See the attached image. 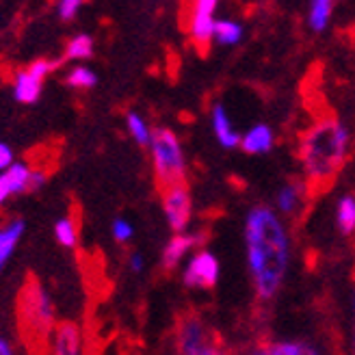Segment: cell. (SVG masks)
Returning a JSON list of instances; mask_svg holds the SVG:
<instances>
[{
    "label": "cell",
    "mask_w": 355,
    "mask_h": 355,
    "mask_svg": "<svg viewBox=\"0 0 355 355\" xmlns=\"http://www.w3.org/2000/svg\"><path fill=\"white\" fill-rule=\"evenodd\" d=\"M247 269L260 301H273L291 269V232L288 225L271 206H254L243 227Z\"/></svg>",
    "instance_id": "obj_1"
},
{
    "label": "cell",
    "mask_w": 355,
    "mask_h": 355,
    "mask_svg": "<svg viewBox=\"0 0 355 355\" xmlns=\"http://www.w3.org/2000/svg\"><path fill=\"white\" fill-rule=\"evenodd\" d=\"M297 156L310 193L325 191L340 175L351 156V130L334 115L316 117L301 130Z\"/></svg>",
    "instance_id": "obj_2"
},
{
    "label": "cell",
    "mask_w": 355,
    "mask_h": 355,
    "mask_svg": "<svg viewBox=\"0 0 355 355\" xmlns=\"http://www.w3.org/2000/svg\"><path fill=\"white\" fill-rule=\"evenodd\" d=\"M150 156L156 182L161 191L178 184H187V154L182 141L171 128H154Z\"/></svg>",
    "instance_id": "obj_3"
},
{
    "label": "cell",
    "mask_w": 355,
    "mask_h": 355,
    "mask_svg": "<svg viewBox=\"0 0 355 355\" xmlns=\"http://www.w3.org/2000/svg\"><path fill=\"white\" fill-rule=\"evenodd\" d=\"M17 310H20L22 327L31 338L44 340L46 336L55 331V306H52V297L42 284L35 279L28 282L20 293L17 301Z\"/></svg>",
    "instance_id": "obj_4"
},
{
    "label": "cell",
    "mask_w": 355,
    "mask_h": 355,
    "mask_svg": "<svg viewBox=\"0 0 355 355\" xmlns=\"http://www.w3.org/2000/svg\"><path fill=\"white\" fill-rule=\"evenodd\" d=\"M178 355H230L221 336L212 329L200 314H184L175 325Z\"/></svg>",
    "instance_id": "obj_5"
},
{
    "label": "cell",
    "mask_w": 355,
    "mask_h": 355,
    "mask_svg": "<svg viewBox=\"0 0 355 355\" xmlns=\"http://www.w3.org/2000/svg\"><path fill=\"white\" fill-rule=\"evenodd\" d=\"M219 277H221V262L208 250H198L184 262L182 284L191 291H212L219 284Z\"/></svg>",
    "instance_id": "obj_6"
},
{
    "label": "cell",
    "mask_w": 355,
    "mask_h": 355,
    "mask_svg": "<svg viewBox=\"0 0 355 355\" xmlns=\"http://www.w3.org/2000/svg\"><path fill=\"white\" fill-rule=\"evenodd\" d=\"M217 3L215 0H198L189 7L187 13V33L198 50L206 52L210 44H215V26H217Z\"/></svg>",
    "instance_id": "obj_7"
},
{
    "label": "cell",
    "mask_w": 355,
    "mask_h": 355,
    "mask_svg": "<svg viewBox=\"0 0 355 355\" xmlns=\"http://www.w3.org/2000/svg\"><path fill=\"white\" fill-rule=\"evenodd\" d=\"M163 195V212L167 225L171 227L173 234L189 232V225L193 219V198L187 184H178L161 191Z\"/></svg>",
    "instance_id": "obj_8"
},
{
    "label": "cell",
    "mask_w": 355,
    "mask_h": 355,
    "mask_svg": "<svg viewBox=\"0 0 355 355\" xmlns=\"http://www.w3.org/2000/svg\"><path fill=\"white\" fill-rule=\"evenodd\" d=\"M206 243V232H184V234H173L161 254V264L165 271H173L175 266H180L182 260H189L191 254H195L198 250H204Z\"/></svg>",
    "instance_id": "obj_9"
},
{
    "label": "cell",
    "mask_w": 355,
    "mask_h": 355,
    "mask_svg": "<svg viewBox=\"0 0 355 355\" xmlns=\"http://www.w3.org/2000/svg\"><path fill=\"white\" fill-rule=\"evenodd\" d=\"M308 195L310 189L304 180H288L284 182L277 193H275V200H273V210L284 219V217H299L301 210L306 208L308 202Z\"/></svg>",
    "instance_id": "obj_10"
},
{
    "label": "cell",
    "mask_w": 355,
    "mask_h": 355,
    "mask_svg": "<svg viewBox=\"0 0 355 355\" xmlns=\"http://www.w3.org/2000/svg\"><path fill=\"white\" fill-rule=\"evenodd\" d=\"M210 128H212V135L219 141V146L223 150H236L241 148V132L234 128L232 119H230L227 111L223 104H212L210 109Z\"/></svg>",
    "instance_id": "obj_11"
},
{
    "label": "cell",
    "mask_w": 355,
    "mask_h": 355,
    "mask_svg": "<svg viewBox=\"0 0 355 355\" xmlns=\"http://www.w3.org/2000/svg\"><path fill=\"white\" fill-rule=\"evenodd\" d=\"M31 175H33V169L26 163H13L7 171L0 173V206H3L11 195L28 193Z\"/></svg>",
    "instance_id": "obj_12"
},
{
    "label": "cell",
    "mask_w": 355,
    "mask_h": 355,
    "mask_svg": "<svg viewBox=\"0 0 355 355\" xmlns=\"http://www.w3.org/2000/svg\"><path fill=\"white\" fill-rule=\"evenodd\" d=\"M250 355H327L312 340H269L258 345Z\"/></svg>",
    "instance_id": "obj_13"
},
{
    "label": "cell",
    "mask_w": 355,
    "mask_h": 355,
    "mask_svg": "<svg viewBox=\"0 0 355 355\" xmlns=\"http://www.w3.org/2000/svg\"><path fill=\"white\" fill-rule=\"evenodd\" d=\"M83 334L72 321H63L52 331V355H80Z\"/></svg>",
    "instance_id": "obj_14"
},
{
    "label": "cell",
    "mask_w": 355,
    "mask_h": 355,
    "mask_svg": "<svg viewBox=\"0 0 355 355\" xmlns=\"http://www.w3.org/2000/svg\"><path fill=\"white\" fill-rule=\"evenodd\" d=\"M273 148H275V130L269 123H256V126L241 135V150L245 154L262 156L269 154Z\"/></svg>",
    "instance_id": "obj_15"
},
{
    "label": "cell",
    "mask_w": 355,
    "mask_h": 355,
    "mask_svg": "<svg viewBox=\"0 0 355 355\" xmlns=\"http://www.w3.org/2000/svg\"><path fill=\"white\" fill-rule=\"evenodd\" d=\"M24 230H26L24 219H13L5 225H0V271H3L7 262L11 260L17 243H20L24 234Z\"/></svg>",
    "instance_id": "obj_16"
},
{
    "label": "cell",
    "mask_w": 355,
    "mask_h": 355,
    "mask_svg": "<svg viewBox=\"0 0 355 355\" xmlns=\"http://www.w3.org/2000/svg\"><path fill=\"white\" fill-rule=\"evenodd\" d=\"M334 221L343 236H355V191L343 193L334 208Z\"/></svg>",
    "instance_id": "obj_17"
},
{
    "label": "cell",
    "mask_w": 355,
    "mask_h": 355,
    "mask_svg": "<svg viewBox=\"0 0 355 355\" xmlns=\"http://www.w3.org/2000/svg\"><path fill=\"white\" fill-rule=\"evenodd\" d=\"M44 83L31 76L26 69H20L13 78V98L20 104H35L42 96Z\"/></svg>",
    "instance_id": "obj_18"
},
{
    "label": "cell",
    "mask_w": 355,
    "mask_h": 355,
    "mask_svg": "<svg viewBox=\"0 0 355 355\" xmlns=\"http://www.w3.org/2000/svg\"><path fill=\"white\" fill-rule=\"evenodd\" d=\"M245 37V26L234 17H219L215 26V44L221 48H234Z\"/></svg>",
    "instance_id": "obj_19"
},
{
    "label": "cell",
    "mask_w": 355,
    "mask_h": 355,
    "mask_svg": "<svg viewBox=\"0 0 355 355\" xmlns=\"http://www.w3.org/2000/svg\"><path fill=\"white\" fill-rule=\"evenodd\" d=\"M334 15V3L331 0H312L308 7V28L312 33H323Z\"/></svg>",
    "instance_id": "obj_20"
},
{
    "label": "cell",
    "mask_w": 355,
    "mask_h": 355,
    "mask_svg": "<svg viewBox=\"0 0 355 355\" xmlns=\"http://www.w3.org/2000/svg\"><path fill=\"white\" fill-rule=\"evenodd\" d=\"M126 128H128L130 137L135 139V144L150 148L152 137H154V128L150 126L144 115L137 113V111H128L126 113Z\"/></svg>",
    "instance_id": "obj_21"
},
{
    "label": "cell",
    "mask_w": 355,
    "mask_h": 355,
    "mask_svg": "<svg viewBox=\"0 0 355 355\" xmlns=\"http://www.w3.org/2000/svg\"><path fill=\"white\" fill-rule=\"evenodd\" d=\"M94 50H96V46H94V37H92V35L78 33V35H74V37L67 42L63 59H69V61L92 59L94 57Z\"/></svg>",
    "instance_id": "obj_22"
},
{
    "label": "cell",
    "mask_w": 355,
    "mask_h": 355,
    "mask_svg": "<svg viewBox=\"0 0 355 355\" xmlns=\"http://www.w3.org/2000/svg\"><path fill=\"white\" fill-rule=\"evenodd\" d=\"M55 236L59 241V245L63 247H76L78 243V227H76V221L72 217H63L55 223Z\"/></svg>",
    "instance_id": "obj_23"
},
{
    "label": "cell",
    "mask_w": 355,
    "mask_h": 355,
    "mask_svg": "<svg viewBox=\"0 0 355 355\" xmlns=\"http://www.w3.org/2000/svg\"><path fill=\"white\" fill-rule=\"evenodd\" d=\"M67 85L74 87V89H94L98 85V76L92 67L87 65H76L69 69L67 74Z\"/></svg>",
    "instance_id": "obj_24"
},
{
    "label": "cell",
    "mask_w": 355,
    "mask_h": 355,
    "mask_svg": "<svg viewBox=\"0 0 355 355\" xmlns=\"http://www.w3.org/2000/svg\"><path fill=\"white\" fill-rule=\"evenodd\" d=\"M111 232H113V239L119 243V245H126L128 241H132L135 236V227L128 219H123V217H117L111 225Z\"/></svg>",
    "instance_id": "obj_25"
},
{
    "label": "cell",
    "mask_w": 355,
    "mask_h": 355,
    "mask_svg": "<svg viewBox=\"0 0 355 355\" xmlns=\"http://www.w3.org/2000/svg\"><path fill=\"white\" fill-rule=\"evenodd\" d=\"M80 7H83L80 0H61V3H57V15H59V20H63V22L76 20Z\"/></svg>",
    "instance_id": "obj_26"
},
{
    "label": "cell",
    "mask_w": 355,
    "mask_h": 355,
    "mask_svg": "<svg viewBox=\"0 0 355 355\" xmlns=\"http://www.w3.org/2000/svg\"><path fill=\"white\" fill-rule=\"evenodd\" d=\"M57 67V63H52V61H48V59H35L28 67H26V72L31 74V76H35L37 80H46V76L52 72V69Z\"/></svg>",
    "instance_id": "obj_27"
},
{
    "label": "cell",
    "mask_w": 355,
    "mask_h": 355,
    "mask_svg": "<svg viewBox=\"0 0 355 355\" xmlns=\"http://www.w3.org/2000/svg\"><path fill=\"white\" fill-rule=\"evenodd\" d=\"M13 163H15V154H13V150H11L7 144H3V141H0V173L7 171Z\"/></svg>",
    "instance_id": "obj_28"
},
{
    "label": "cell",
    "mask_w": 355,
    "mask_h": 355,
    "mask_svg": "<svg viewBox=\"0 0 355 355\" xmlns=\"http://www.w3.org/2000/svg\"><path fill=\"white\" fill-rule=\"evenodd\" d=\"M48 180V173L44 169H33V175H31V191H37L46 184Z\"/></svg>",
    "instance_id": "obj_29"
},
{
    "label": "cell",
    "mask_w": 355,
    "mask_h": 355,
    "mask_svg": "<svg viewBox=\"0 0 355 355\" xmlns=\"http://www.w3.org/2000/svg\"><path fill=\"white\" fill-rule=\"evenodd\" d=\"M128 266H130V271L132 273H141L146 269V260H144V256H141L139 252H132L130 256H128Z\"/></svg>",
    "instance_id": "obj_30"
},
{
    "label": "cell",
    "mask_w": 355,
    "mask_h": 355,
    "mask_svg": "<svg viewBox=\"0 0 355 355\" xmlns=\"http://www.w3.org/2000/svg\"><path fill=\"white\" fill-rule=\"evenodd\" d=\"M0 355H15L13 345L5 338V336H0Z\"/></svg>",
    "instance_id": "obj_31"
},
{
    "label": "cell",
    "mask_w": 355,
    "mask_h": 355,
    "mask_svg": "<svg viewBox=\"0 0 355 355\" xmlns=\"http://www.w3.org/2000/svg\"><path fill=\"white\" fill-rule=\"evenodd\" d=\"M351 355H355V323H353V331H351Z\"/></svg>",
    "instance_id": "obj_32"
},
{
    "label": "cell",
    "mask_w": 355,
    "mask_h": 355,
    "mask_svg": "<svg viewBox=\"0 0 355 355\" xmlns=\"http://www.w3.org/2000/svg\"><path fill=\"white\" fill-rule=\"evenodd\" d=\"M351 314H353V323H355V291L351 295Z\"/></svg>",
    "instance_id": "obj_33"
}]
</instances>
